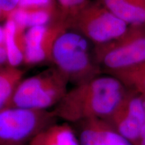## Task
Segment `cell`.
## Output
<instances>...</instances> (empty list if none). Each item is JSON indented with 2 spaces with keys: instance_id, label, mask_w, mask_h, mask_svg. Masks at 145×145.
Wrapping results in <instances>:
<instances>
[{
  "instance_id": "obj_5",
  "label": "cell",
  "mask_w": 145,
  "mask_h": 145,
  "mask_svg": "<svg viewBox=\"0 0 145 145\" xmlns=\"http://www.w3.org/2000/svg\"><path fill=\"white\" fill-rule=\"evenodd\" d=\"M58 118L53 111L22 108L0 110V145H27Z\"/></svg>"
},
{
  "instance_id": "obj_12",
  "label": "cell",
  "mask_w": 145,
  "mask_h": 145,
  "mask_svg": "<svg viewBox=\"0 0 145 145\" xmlns=\"http://www.w3.org/2000/svg\"><path fill=\"white\" fill-rule=\"evenodd\" d=\"M129 26H145V0H97Z\"/></svg>"
},
{
  "instance_id": "obj_10",
  "label": "cell",
  "mask_w": 145,
  "mask_h": 145,
  "mask_svg": "<svg viewBox=\"0 0 145 145\" xmlns=\"http://www.w3.org/2000/svg\"><path fill=\"white\" fill-rule=\"evenodd\" d=\"M5 33V46L8 63L16 67L24 64L26 30L17 23L8 19L3 25Z\"/></svg>"
},
{
  "instance_id": "obj_1",
  "label": "cell",
  "mask_w": 145,
  "mask_h": 145,
  "mask_svg": "<svg viewBox=\"0 0 145 145\" xmlns=\"http://www.w3.org/2000/svg\"><path fill=\"white\" fill-rule=\"evenodd\" d=\"M128 89L110 75H99L75 86L53 109L57 118L77 123L86 120L108 119L124 99Z\"/></svg>"
},
{
  "instance_id": "obj_17",
  "label": "cell",
  "mask_w": 145,
  "mask_h": 145,
  "mask_svg": "<svg viewBox=\"0 0 145 145\" xmlns=\"http://www.w3.org/2000/svg\"><path fill=\"white\" fill-rule=\"evenodd\" d=\"M57 5L55 0H20L19 8H39Z\"/></svg>"
},
{
  "instance_id": "obj_7",
  "label": "cell",
  "mask_w": 145,
  "mask_h": 145,
  "mask_svg": "<svg viewBox=\"0 0 145 145\" xmlns=\"http://www.w3.org/2000/svg\"><path fill=\"white\" fill-rule=\"evenodd\" d=\"M125 138L135 144L145 123V101L140 94L128 89L113 114L107 119Z\"/></svg>"
},
{
  "instance_id": "obj_13",
  "label": "cell",
  "mask_w": 145,
  "mask_h": 145,
  "mask_svg": "<svg viewBox=\"0 0 145 145\" xmlns=\"http://www.w3.org/2000/svg\"><path fill=\"white\" fill-rule=\"evenodd\" d=\"M28 145H80L75 128L68 122L50 125Z\"/></svg>"
},
{
  "instance_id": "obj_8",
  "label": "cell",
  "mask_w": 145,
  "mask_h": 145,
  "mask_svg": "<svg viewBox=\"0 0 145 145\" xmlns=\"http://www.w3.org/2000/svg\"><path fill=\"white\" fill-rule=\"evenodd\" d=\"M67 29V26L61 20L27 29L24 64L36 65L51 63L54 43L60 34Z\"/></svg>"
},
{
  "instance_id": "obj_21",
  "label": "cell",
  "mask_w": 145,
  "mask_h": 145,
  "mask_svg": "<svg viewBox=\"0 0 145 145\" xmlns=\"http://www.w3.org/2000/svg\"><path fill=\"white\" fill-rule=\"evenodd\" d=\"M3 20L5 21V17H4V15H3V14L2 10H1V8H0V22L3 21Z\"/></svg>"
},
{
  "instance_id": "obj_3",
  "label": "cell",
  "mask_w": 145,
  "mask_h": 145,
  "mask_svg": "<svg viewBox=\"0 0 145 145\" xmlns=\"http://www.w3.org/2000/svg\"><path fill=\"white\" fill-rule=\"evenodd\" d=\"M69 83L67 77L53 66L23 79L6 108L48 110L65 97Z\"/></svg>"
},
{
  "instance_id": "obj_19",
  "label": "cell",
  "mask_w": 145,
  "mask_h": 145,
  "mask_svg": "<svg viewBox=\"0 0 145 145\" xmlns=\"http://www.w3.org/2000/svg\"><path fill=\"white\" fill-rule=\"evenodd\" d=\"M8 64L5 46V33L3 26H0V65Z\"/></svg>"
},
{
  "instance_id": "obj_15",
  "label": "cell",
  "mask_w": 145,
  "mask_h": 145,
  "mask_svg": "<svg viewBox=\"0 0 145 145\" xmlns=\"http://www.w3.org/2000/svg\"><path fill=\"white\" fill-rule=\"evenodd\" d=\"M110 75L119 79L128 89L138 93L145 89V61Z\"/></svg>"
},
{
  "instance_id": "obj_16",
  "label": "cell",
  "mask_w": 145,
  "mask_h": 145,
  "mask_svg": "<svg viewBox=\"0 0 145 145\" xmlns=\"http://www.w3.org/2000/svg\"><path fill=\"white\" fill-rule=\"evenodd\" d=\"M60 20L68 27L69 21L86 8L92 0H55Z\"/></svg>"
},
{
  "instance_id": "obj_11",
  "label": "cell",
  "mask_w": 145,
  "mask_h": 145,
  "mask_svg": "<svg viewBox=\"0 0 145 145\" xmlns=\"http://www.w3.org/2000/svg\"><path fill=\"white\" fill-rule=\"evenodd\" d=\"M8 19L28 29L34 26L48 24L56 20H60L57 5L39 8H19L11 12ZM7 19V20H8Z\"/></svg>"
},
{
  "instance_id": "obj_4",
  "label": "cell",
  "mask_w": 145,
  "mask_h": 145,
  "mask_svg": "<svg viewBox=\"0 0 145 145\" xmlns=\"http://www.w3.org/2000/svg\"><path fill=\"white\" fill-rule=\"evenodd\" d=\"M94 57L101 71L108 75L145 61V26H130L124 35L106 44L93 46Z\"/></svg>"
},
{
  "instance_id": "obj_20",
  "label": "cell",
  "mask_w": 145,
  "mask_h": 145,
  "mask_svg": "<svg viewBox=\"0 0 145 145\" xmlns=\"http://www.w3.org/2000/svg\"><path fill=\"white\" fill-rule=\"evenodd\" d=\"M142 138H145V123H144V124L143 125L142 130H141L140 138L139 139H142Z\"/></svg>"
},
{
  "instance_id": "obj_14",
  "label": "cell",
  "mask_w": 145,
  "mask_h": 145,
  "mask_svg": "<svg viewBox=\"0 0 145 145\" xmlns=\"http://www.w3.org/2000/svg\"><path fill=\"white\" fill-rule=\"evenodd\" d=\"M24 71L9 64L0 65V110L6 108L23 80Z\"/></svg>"
},
{
  "instance_id": "obj_6",
  "label": "cell",
  "mask_w": 145,
  "mask_h": 145,
  "mask_svg": "<svg viewBox=\"0 0 145 145\" xmlns=\"http://www.w3.org/2000/svg\"><path fill=\"white\" fill-rule=\"evenodd\" d=\"M130 26L120 19L98 1L87 5L68 23V28L80 33L94 46L118 39Z\"/></svg>"
},
{
  "instance_id": "obj_18",
  "label": "cell",
  "mask_w": 145,
  "mask_h": 145,
  "mask_svg": "<svg viewBox=\"0 0 145 145\" xmlns=\"http://www.w3.org/2000/svg\"><path fill=\"white\" fill-rule=\"evenodd\" d=\"M20 0H0V8L2 10L5 19H8L9 15L14 9L17 8Z\"/></svg>"
},
{
  "instance_id": "obj_22",
  "label": "cell",
  "mask_w": 145,
  "mask_h": 145,
  "mask_svg": "<svg viewBox=\"0 0 145 145\" xmlns=\"http://www.w3.org/2000/svg\"><path fill=\"white\" fill-rule=\"evenodd\" d=\"M139 94H140V95L142 96V98L144 99V100L145 101V89L144 90H143L142 92H141L140 93H139Z\"/></svg>"
},
{
  "instance_id": "obj_9",
  "label": "cell",
  "mask_w": 145,
  "mask_h": 145,
  "mask_svg": "<svg viewBox=\"0 0 145 145\" xmlns=\"http://www.w3.org/2000/svg\"><path fill=\"white\" fill-rule=\"evenodd\" d=\"M80 145H132L108 120L94 118L76 123Z\"/></svg>"
},
{
  "instance_id": "obj_2",
  "label": "cell",
  "mask_w": 145,
  "mask_h": 145,
  "mask_svg": "<svg viewBox=\"0 0 145 145\" xmlns=\"http://www.w3.org/2000/svg\"><path fill=\"white\" fill-rule=\"evenodd\" d=\"M89 41L80 33L67 29L60 34L52 52L51 63L74 86L102 72L94 57Z\"/></svg>"
},
{
  "instance_id": "obj_23",
  "label": "cell",
  "mask_w": 145,
  "mask_h": 145,
  "mask_svg": "<svg viewBox=\"0 0 145 145\" xmlns=\"http://www.w3.org/2000/svg\"><path fill=\"white\" fill-rule=\"evenodd\" d=\"M27 145H28V144H27Z\"/></svg>"
}]
</instances>
